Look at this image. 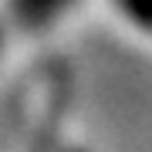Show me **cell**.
Returning <instances> with one entry per match:
<instances>
[{
  "label": "cell",
  "mask_w": 152,
  "mask_h": 152,
  "mask_svg": "<svg viewBox=\"0 0 152 152\" xmlns=\"http://www.w3.org/2000/svg\"><path fill=\"white\" fill-rule=\"evenodd\" d=\"M122 7L135 17V24H145V17H149V0H122Z\"/></svg>",
  "instance_id": "7a4b0ae2"
},
{
  "label": "cell",
  "mask_w": 152,
  "mask_h": 152,
  "mask_svg": "<svg viewBox=\"0 0 152 152\" xmlns=\"http://www.w3.org/2000/svg\"><path fill=\"white\" fill-rule=\"evenodd\" d=\"M61 4H64V0H20V14L27 17V20H41V17H48Z\"/></svg>",
  "instance_id": "6da1fadb"
}]
</instances>
